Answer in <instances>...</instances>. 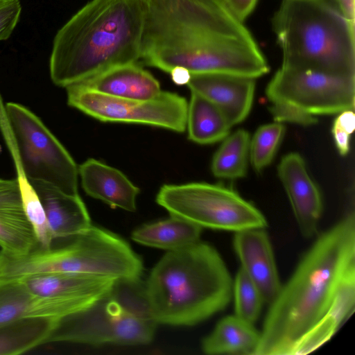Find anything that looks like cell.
<instances>
[{"instance_id":"6da1fadb","label":"cell","mask_w":355,"mask_h":355,"mask_svg":"<svg viewBox=\"0 0 355 355\" xmlns=\"http://www.w3.org/2000/svg\"><path fill=\"white\" fill-rule=\"evenodd\" d=\"M355 306V216L321 234L270 303L254 355H304L328 342Z\"/></svg>"},{"instance_id":"7a4b0ae2","label":"cell","mask_w":355,"mask_h":355,"mask_svg":"<svg viewBox=\"0 0 355 355\" xmlns=\"http://www.w3.org/2000/svg\"><path fill=\"white\" fill-rule=\"evenodd\" d=\"M141 59L167 73L261 77L268 62L254 37L224 0H144Z\"/></svg>"},{"instance_id":"3957f363","label":"cell","mask_w":355,"mask_h":355,"mask_svg":"<svg viewBox=\"0 0 355 355\" xmlns=\"http://www.w3.org/2000/svg\"><path fill=\"white\" fill-rule=\"evenodd\" d=\"M144 0H90L57 32L49 60L57 86L141 59Z\"/></svg>"},{"instance_id":"277c9868","label":"cell","mask_w":355,"mask_h":355,"mask_svg":"<svg viewBox=\"0 0 355 355\" xmlns=\"http://www.w3.org/2000/svg\"><path fill=\"white\" fill-rule=\"evenodd\" d=\"M233 282L218 252L200 241L168 251L153 268L144 295L158 324L192 326L223 310Z\"/></svg>"},{"instance_id":"5b68a950","label":"cell","mask_w":355,"mask_h":355,"mask_svg":"<svg viewBox=\"0 0 355 355\" xmlns=\"http://www.w3.org/2000/svg\"><path fill=\"white\" fill-rule=\"evenodd\" d=\"M272 27L282 65L355 74V25L334 0H282Z\"/></svg>"},{"instance_id":"8992f818","label":"cell","mask_w":355,"mask_h":355,"mask_svg":"<svg viewBox=\"0 0 355 355\" xmlns=\"http://www.w3.org/2000/svg\"><path fill=\"white\" fill-rule=\"evenodd\" d=\"M157 324L140 281L117 280L112 291L89 309L55 321L46 344L146 345L153 340Z\"/></svg>"},{"instance_id":"52a82bcc","label":"cell","mask_w":355,"mask_h":355,"mask_svg":"<svg viewBox=\"0 0 355 355\" xmlns=\"http://www.w3.org/2000/svg\"><path fill=\"white\" fill-rule=\"evenodd\" d=\"M0 130L12 157L17 178L50 183L78 194V167L41 119L17 103H3L0 94Z\"/></svg>"},{"instance_id":"ba28073f","label":"cell","mask_w":355,"mask_h":355,"mask_svg":"<svg viewBox=\"0 0 355 355\" xmlns=\"http://www.w3.org/2000/svg\"><path fill=\"white\" fill-rule=\"evenodd\" d=\"M266 94L275 121L309 125L317 116L354 110L355 74L282 65Z\"/></svg>"},{"instance_id":"9c48e42d","label":"cell","mask_w":355,"mask_h":355,"mask_svg":"<svg viewBox=\"0 0 355 355\" xmlns=\"http://www.w3.org/2000/svg\"><path fill=\"white\" fill-rule=\"evenodd\" d=\"M49 272H72L140 281L141 258L116 234L93 225L74 236L59 239L46 252Z\"/></svg>"},{"instance_id":"30bf717a","label":"cell","mask_w":355,"mask_h":355,"mask_svg":"<svg viewBox=\"0 0 355 355\" xmlns=\"http://www.w3.org/2000/svg\"><path fill=\"white\" fill-rule=\"evenodd\" d=\"M156 202L171 215L201 227L237 232L267 225L259 209L222 185L205 182L164 184Z\"/></svg>"},{"instance_id":"8fae6325","label":"cell","mask_w":355,"mask_h":355,"mask_svg":"<svg viewBox=\"0 0 355 355\" xmlns=\"http://www.w3.org/2000/svg\"><path fill=\"white\" fill-rule=\"evenodd\" d=\"M65 88L69 106L103 122L144 124L178 132L187 128L188 103L176 93L161 91L154 98L139 100L106 95L77 83Z\"/></svg>"},{"instance_id":"7c38bea8","label":"cell","mask_w":355,"mask_h":355,"mask_svg":"<svg viewBox=\"0 0 355 355\" xmlns=\"http://www.w3.org/2000/svg\"><path fill=\"white\" fill-rule=\"evenodd\" d=\"M21 279L34 296L28 317L55 321L89 309L107 295L117 281L72 272L40 273Z\"/></svg>"},{"instance_id":"4fadbf2b","label":"cell","mask_w":355,"mask_h":355,"mask_svg":"<svg viewBox=\"0 0 355 355\" xmlns=\"http://www.w3.org/2000/svg\"><path fill=\"white\" fill-rule=\"evenodd\" d=\"M277 171L302 235L313 237L318 231L323 204L320 191L309 177L303 158L297 153L286 155Z\"/></svg>"},{"instance_id":"5bb4252c","label":"cell","mask_w":355,"mask_h":355,"mask_svg":"<svg viewBox=\"0 0 355 355\" xmlns=\"http://www.w3.org/2000/svg\"><path fill=\"white\" fill-rule=\"evenodd\" d=\"M187 85L191 91L215 104L231 126L243 121L251 110L255 78L219 73H191Z\"/></svg>"},{"instance_id":"9a60e30c","label":"cell","mask_w":355,"mask_h":355,"mask_svg":"<svg viewBox=\"0 0 355 355\" xmlns=\"http://www.w3.org/2000/svg\"><path fill=\"white\" fill-rule=\"evenodd\" d=\"M233 246L241 268L257 286L264 303L270 304L282 285L268 234L263 228L234 232Z\"/></svg>"},{"instance_id":"2e32d148","label":"cell","mask_w":355,"mask_h":355,"mask_svg":"<svg viewBox=\"0 0 355 355\" xmlns=\"http://www.w3.org/2000/svg\"><path fill=\"white\" fill-rule=\"evenodd\" d=\"M0 247L15 254L39 248L23 205L19 180L0 178Z\"/></svg>"},{"instance_id":"e0dca14e","label":"cell","mask_w":355,"mask_h":355,"mask_svg":"<svg viewBox=\"0 0 355 355\" xmlns=\"http://www.w3.org/2000/svg\"><path fill=\"white\" fill-rule=\"evenodd\" d=\"M44 209L53 239L67 238L89 227L87 209L78 194L66 193L40 180H28Z\"/></svg>"},{"instance_id":"ac0fdd59","label":"cell","mask_w":355,"mask_h":355,"mask_svg":"<svg viewBox=\"0 0 355 355\" xmlns=\"http://www.w3.org/2000/svg\"><path fill=\"white\" fill-rule=\"evenodd\" d=\"M78 175L83 189L89 196L112 208L136 210L139 189L119 170L91 158L79 166Z\"/></svg>"},{"instance_id":"d6986e66","label":"cell","mask_w":355,"mask_h":355,"mask_svg":"<svg viewBox=\"0 0 355 355\" xmlns=\"http://www.w3.org/2000/svg\"><path fill=\"white\" fill-rule=\"evenodd\" d=\"M77 84L106 95L139 100L154 98L162 91L159 81L137 62L112 67Z\"/></svg>"},{"instance_id":"ffe728a7","label":"cell","mask_w":355,"mask_h":355,"mask_svg":"<svg viewBox=\"0 0 355 355\" xmlns=\"http://www.w3.org/2000/svg\"><path fill=\"white\" fill-rule=\"evenodd\" d=\"M260 341V332L238 316L222 318L213 331L202 342L205 354L254 355Z\"/></svg>"},{"instance_id":"44dd1931","label":"cell","mask_w":355,"mask_h":355,"mask_svg":"<svg viewBox=\"0 0 355 355\" xmlns=\"http://www.w3.org/2000/svg\"><path fill=\"white\" fill-rule=\"evenodd\" d=\"M171 216L167 219L136 229L132 233V239L144 245L168 251L199 241L202 227L184 218Z\"/></svg>"},{"instance_id":"7402d4cb","label":"cell","mask_w":355,"mask_h":355,"mask_svg":"<svg viewBox=\"0 0 355 355\" xmlns=\"http://www.w3.org/2000/svg\"><path fill=\"white\" fill-rule=\"evenodd\" d=\"M232 126L223 113L209 99L191 91L188 103L187 128L189 139L200 144L223 140Z\"/></svg>"},{"instance_id":"603a6c76","label":"cell","mask_w":355,"mask_h":355,"mask_svg":"<svg viewBox=\"0 0 355 355\" xmlns=\"http://www.w3.org/2000/svg\"><path fill=\"white\" fill-rule=\"evenodd\" d=\"M55 321L43 317H24L0 327V355L25 353L46 344Z\"/></svg>"},{"instance_id":"cb8c5ba5","label":"cell","mask_w":355,"mask_h":355,"mask_svg":"<svg viewBox=\"0 0 355 355\" xmlns=\"http://www.w3.org/2000/svg\"><path fill=\"white\" fill-rule=\"evenodd\" d=\"M250 138L243 129L227 135L214 155L211 171L214 176L237 179L247 173Z\"/></svg>"},{"instance_id":"d4e9b609","label":"cell","mask_w":355,"mask_h":355,"mask_svg":"<svg viewBox=\"0 0 355 355\" xmlns=\"http://www.w3.org/2000/svg\"><path fill=\"white\" fill-rule=\"evenodd\" d=\"M33 300L21 278L0 279V327L28 317Z\"/></svg>"},{"instance_id":"484cf974","label":"cell","mask_w":355,"mask_h":355,"mask_svg":"<svg viewBox=\"0 0 355 355\" xmlns=\"http://www.w3.org/2000/svg\"><path fill=\"white\" fill-rule=\"evenodd\" d=\"M233 293L235 315L253 324L259 316L264 302L257 286L241 268L233 282Z\"/></svg>"},{"instance_id":"4316f807","label":"cell","mask_w":355,"mask_h":355,"mask_svg":"<svg viewBox=\"0 0 355 355\" xmlns=\"http://www.w3.org/2000/svg\"><path fill=\"white\" fill-rule=\"evenodd\" d=\"M284 125L275 121L260 126L250 143L249 155L253 168L261 171L272 162L284 133Z\"/></svg>"},{"instance_id":"83f0119b","label":"cell","mask_w":355,"mask_h":355,"mask_svg":"<svg viewBox=\"0 0 355 355\" xmlns=\"http://www.w3.org/2000/svg\"><path fill=\"white\" fill-rule=\"evenodd\" d=\"M23 205L39 243V248L50 247L53 239L42 205L28 180H19Z\"/></svg>"},{"instance_id":"f1b7e54d","label":"cell","mask_w":355,"mask_h":355,"mask_svg":"<svg viewBox=\"0 0 355 355\" xmlns=\"http://www.w3.org/2000/svg\"><path fill=\"white\" fill-rule=\"evenodd\" d=\"M21 12L20 0H0V42L8 40L11 35Z\"/></svg>"},{"instance_id":"f546056e","label":"cell","mask_w":355,"mask_h":355,"mask_svg":"<svg viewBox=\"0 0 355 355\" xmlns=\"http://www.w3.org/2000/svg\"><path fill=\"white\" fill-rule=\"evenodd\" d=\"M259 0H224L232 14L241 21L245 20L253 12Z\"/></svg>"},{"instance_id":"4dcf8cb0","label":"cell","mask_w":355,"mask_h":355,"mask_svg":"<svg viewBox=\"0 0 355 355\" xmlns=\"http://www.w3.org/2000/svg\"><path fill=\"white\" fill-rule=\"evenodd\" d=\"M331 132L338 153L346 155L349 150L350 134L334 123Z\"/></svg>"},{"instance_id":"1f68e13d","label":"cell","mask_w":355,"mask_h":355,"mask_svg":"<svg viewBox=\"0 0 355 355\" xmlns=\"http://www.w3.org/2000/svg\"><path fill=\"white\" fill-rule=\"evenodd\" d=\"M334 123L351 135L355 128L354 110H347L340 112Z\"/></svg>"},{"instance_id":"d6a6232c","label":"cell","mask_w":355,"mask_h":355,"mask_svg":"<svg viewBox=\"0 0 355 355\" xmlns=\"http://www.w3.org/2000/svg\"><path fill=\"white\" fill-rule=\"evenodd\" d=\"M344 17L355 25V0H334Z\"/></svg>"},{"instance_id":"836d02e7","label":"cell","mask_w":355,"mask_h":355,"mask_svg":"<svg viewBox=\"0 0 355 355\" xmlns=\"http://www.w3.org/2000/svg\"><path fill=\"white\" fill-rule=\"evenodd\" d=\"M169 73L173 81L179 85H187L191 77V73L182 67H175Z\"/></svg>"}]
</instances>
